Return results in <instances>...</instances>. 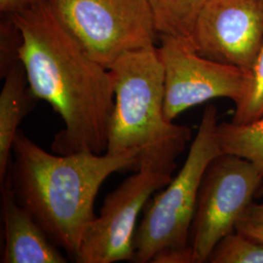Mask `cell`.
<instances>
[{"mask_svg":"<svg viewBox=\"0 0 263 263\" xmlns=\"http://www.w3.org/2000/svg\"><path fill=\"white\" fill-rule=\"evenodd\" d=\"M236 231L263 243V203H253L239 219Z\"/></svg>","mask_w":263,"mask_h":263,"instance_id":"cell-16","label":"cell"},{"mask_svg":"<svg viewBox=\"0 0 263 263\" xmlns=\"http://www.w3.org/2000/svg\"><path fill=\"white\" fill-rule=\"evenodd\" d=\"M4 223L2 263H66L67 258L15 197L9 179L1 183Z\"/></svg>","mask_w":263,"mask_h":263,"instance_id":"cell-10","label":"cell"},{"mask_svg":"<svg viewBox=\"0 0 263 263\" xmlns=\"http://www.w3.org/2000/svg\"><path fill=\"white\" fill-rule=\"evenodd\" d=\"M257 196H263V184L261 185V187L259 188L258 192H257Z\"/></svg>","mask_w":263,"mask_h":263,"instance_id":"cell-18","label":"cell"},{"mask_svg":"<svg viewBox=\"0 0 263 263\" xmlns=\"http://www.w3.org/2000/svg\"><path fill=\"white\" fill-rule=\"evenodd\" d=\"M217 124V109L210 104L179 174L143 208L132 262L193 263L189 241L199 190L208 166L222 153Z\"/></svg>","mask_w":263,"mask_h":263,"instance_id":"cell-4","label":"cell"},{"mask_svg":"<svg viewBox=\"0 0 263 263\" xmlns=\"http://www.w3.org/2000/svg\"><path fill=\"white\" fill-rule=\"evenodd\" d=\"M41 0H0V11L13 15L36 4Z\"/></svg>","mask_w":263,"mask_h":263,"instance_id":"cell-17","label":"cell"},{"mask_svg":"<svg viewBox=\"0 0 263 263\" xmlns=\"http://www.w3.org/2000/svg\"><path fill=\"white\" fill-rule=\"evenodd\" d=\"M108 70L115 103L106 153L136 152L135 172L149 170L172 175L191 141L192 131L165 116V71L158 47L128 52Z\"/></svg>","mask_w":263,"mask_h":263,"instance_id":"cell-3","label":"cell"},{"mask_svg":"<svg viewBox=\"0 0 263 263\" xmlns=\"http://www.w3.org/2000/svg\"><path fill=\"white\" fill-rule=\"evenodd\" d=\"M136 152L120 154L49 153L20 130L14 140L7 179L22 207L50 239L76 261L95 200L112 174L134 170Z\"/></svg>","mask_w":263,"mask_h":263,"instance_id":"cell-2","label":"cell"},{"mask_svg":"<svg viewBox=\"0 0 263 263\" xmlns=\"http://www.w3.org/2000/svg\"><path fill=\"white\" fill-rule=\"evenodd\" d=\"M210 0H147L161 35L191 37L198 17Z\"/></svg>","mask_w":263,"mask_h":263,"instance_id":"cell-13","label":"cell"},{"mask_svg":"<svg viewBox=\"0 0 263 263\" xmlns=\"http://www.w3.org/2000/svg\"><path fill=\"white\" fill-rule=\"evenodd\" d=\"M251 86L244 99L235 104L231 122L238 125L250 124L263 117V45L251 71Z\"/></svg>","mask_w":263,"mask_h":263,"instance_id":"cell-15","label":"cell"},{"mask_svg":"<svg viewBox=\"0 0 263 263\" xmlns=\"http://www.w3.org/2000/svg\"><path fill=\"white\" fill-rule=\"evenodd\" d=\"M10 18L21 33L18 57L31 92L50 104L65 125L52 151L104 154L115 103L108 68L88 55L46 0Z\"/></svg>","mask_w":263,"mask_h":263,"instance_id":"cell-1","label":"cell"},{"mask_svg":"<svg viewBox=\"0 0 263 263\" xmlns=\"http://www.w3.org/2000/svg\"><path fill=\"white\" fill-rule=\"evenodd\" d=\"M190 38L200 55L252 71L263 45V0H210Z\"/></svg>","mask_w":263,"mask_h":263,"instance_id":"cell-9","label":"cell"},{"mask_svg":"<svg viewBox=\"0 0 263 263\" xmlns=\"http://www.w3.org/2000/svg\"><path fill=\"white\" fill-rule=\"evenodd\" d=\"M216 139L222 153L250 161L263 176V117L250 124H217Z\"/></svg>","mask_w":263,"mask_h":263,"instance_id":"cell-12","label":"cell"},{"mask_svg":"<svg viewBox=\"0 0 263 263\" xmlns=\"http://www.w3.org/2000/svg\"><path fill=\"white\" fill-rule=\"evenodd\" d=\"M38 99L31 92L24 66L17 63L4 76L0 93V184L5 180L20 125Z\"/></svg>","mask_w":263,"mask_h":263,"instance_id":"cell-11","label":"cell"},{"mask_svg":"<svg viewBox=\"0 0 263 263\" xmlns=\"http://www.w3.org/2000/svg\"><path fill=\"white\" fill-rule=\"evenodd\" d=\"M208 262L263 263V243L234 231L216 244Z\"/></svg>","mask_w":263,"mask_h":263,"instance_id":"cell-14","label":"cell"},{"mask_svg":"<svg viewBox=\"0 0 263 263\" xmlns=\"http://www.w3.org/2000/svg\"><path fill=\"white\" fill-rule=\"evenodd\" d=\"M159 38L168 120L174 121L180 113L213 99L226 98L235 104L244 99L251 86V71L200 55L190 37Z\"/></svg>","mask_w":263,"mask_h":263,"instance_id":"cell-7","label":"cell"},{"mask_svg":"<svg viewBox=\"0 0 263 263\" xmlns=\"http://www.w3.org/2000/svg\"><path fill=\"white\" fill-rule=\"evenodd\" d=\"M172 175L139 170L104 200L100 215L88 226L76 262L114 263L134 255L139 215L151 196L167 186Z\"/></svg>","mask_w":263,"mask_h":263,"instance_id":"cell-8","label":"cell"},{"mask_svg":"<svg viewBox=\"0 0 263 263\" xmlns=\"http://www.w3.org/2000/svg\"><path fill=\"white\" fill-rule=\"evenodd\" d=\"M55 16L96 62L108 68L158 36L147 0H46Z\"/></svg>","mask_w":263,"mask_h":263,"instance_id":"cell-5","label":"cell"},{"mask_svg":"<svg viewBox=\"0 0 263 263\" xmlns=\"http://www.w3.org/2000/svg\"><path fill=\"white\" fill-rule=\"evenodd\" d=\"M263 176L242 157L220 153L204 174L190 231L193 263L208 262L216 244L236 231L239 219L254 202Z\"/></svg>","mask_w":263,"mask_h":263,"instance_id":"cell-6","label":"cell"}]
</instances>
